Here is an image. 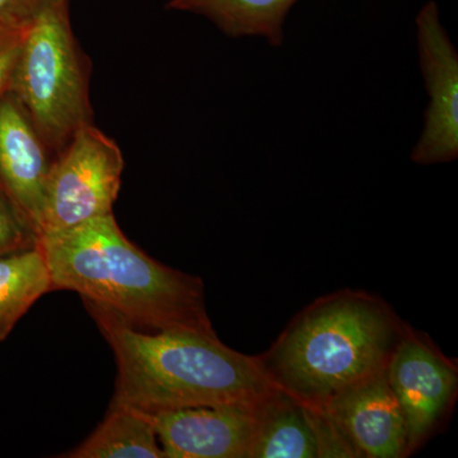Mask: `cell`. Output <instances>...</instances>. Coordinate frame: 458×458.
I'll return each instance as SVG.
<instances>
[{"label":"cell","instance_id":"6da1fadb","mask_svg":"<svg viewBox=\"0 0 458 458\" xmlns=\"http://www.w3.org/2000/svg\"><path fill=\"white\" fill-rule=\"evenodd\" d=\"M84 306L116 358L113 403L144 412L198 406L259 405L280 393L260 357L195 331L143 333L106 306Z\"/></svg>","mask_w":458,"mask_h":458},{"label":"cell","instance_id":"7a4b0ae2","mask_svg":"<svg viewBox=\"0 0 458 458\" xmlns=\"http://www.w3.org/2000/svg\"><path fill=\"white\" fill-rule=\"evenodd\" d=\"M53 291H73L106 306L132 327L216 335L203 283L144 254L125 237L114 213L41 234Z\"/></svg>","mask_w":458,"mask_h":458},{"label":"cell","instance_id":"3957f363","mask_svg":"<svg viewBox=\"0 0 458 458\" xmlns=\"http://www.w3.org/2000/svg\"><path fill=\"white\" fill-rule=\"evenodd\" d=\"M403 334L381 301L345 292L306 310L260 358L280 390L322 408L344 388L385 369Z\"/></svg>","mask_w":458,"mask_h":458},{"label":"cell","instance_id":"277c9868","mask_svg":"<svg viewBox=\"0 0 458 458\" xmlns=\"http://www.w3.org/2000/svg\"><path fill=\"white\" fill-rule=\"evenodd\" d=\"M69 2L57 0L33 18L9 86L54 158L93 123L90 65L72 29Z\"/></svg>","mask_w":458,"mask_h":458},{"label":"cell","instance_id":"5b68a950","mask_svg":"<svg viewBox=\"0 0 458 458\" xmlns=\"http://www.w3.org/2000/svg\"><path fill=\"white\" fill-rule=\"evenodd\" d=\"M123 167L116 141L93 123L81 128L51 165L38 238L113 214Z\"/></svg>","mask_w":458,"mask_h":458},{"label":"cell","instance_id":"8992f818","mask_svg":"<svg viewBox=\"0 0 458 458\" xmlns=\"http://www.w3.org/2000/svg\"><path fill=\"white\" fill-rule=\"evenodd\" d=\"M417 29L429 107L412 161L424 165L445 164L458 156V54L433 0L419 12Z\"/></svg>","mask_w":458,"mask_h":458},{"label":"cell","instance_id":"52a82bcc","mask_svg":"<svg viewBox=\"0 0 458 458\" xmlns=\"http://www.w3.org/2000/svg\"><path fill=\"white\" fill-rule=\"evenodd\" d=\"M265 403L143 414L155 428L165 458H251Z\"/></svg>","mask_w":458,"mask_h":458},{"label":"cell","instance_id":"ba28073f","mask_svg":"<svg viewBox=\"0 0 458 458\" xmlns=\"http://www.w3.org/2000/svg\"><path fill=\"white\" fill-rule=\"evenodd\" d=\"M386 376L408 427V454L429 436L457 390V369L433 346L403 333L386 366Z\"/></svg>","mask_w":458,"mask_h":458},{"label":"cell","instance_id":"9c48e42d","mask_svg":"<svg viewBox=\"0 0 458 458\" xmlns=\"http://www.w3.org/2000/svg\"><path fill=\"white\" fill-rule=\"evenodd\" d=\"M318 409L327 412L358 457L408 454V427L386 369L348 386Z\"/></svg>","mask_w":458,"mask_h":458},{"label":"cell","instance_id":"30bf717a","mask_svg":"<svg viewBox=\"0 0 458 458\" xmlns=\"http://www.w3.org/2000/svg\"><path fill=\"white\" fill-rule=\"evenodd\" d=\"M54 159L25 108L7 90L0 98V190L38 234Z\"/></svg>","mask_w":458,"mask_h":458},{"label":"cell","instance_id":"8fae6325","mask_svg":"<svg viewBox=\"0 0 458 458\" xmlns=\"http://www.w3.org/2000/svg\"><path fill=\"white\" fill-rule=\"evenodd\" d=\"M298 0H170L168 9L200 14L231 38L258 36L283 44V27Z\"/></svg>","mask_w":458,"mask_h":458},{"label":"cell","instance_id":"7c38bea8","mask_svg":"<svg viewBox=\"0 0 458 458\" xmlns=\"http://www.w3.org/2000/svg\"><path fill=\"white\" fill-rule=\"evenodd\" d=\"M319 457L309 406L280 391L264 403L251 458Z\"/></svg>","mask_w":458,"mask_h":458},{"label":"cell","instance_id":"4fadbf2b","mask_svg":"<svg viewBox=\"0 0 458 458\" xmlns=\"http://www.w3.org/2000/svg\"><path fill=\"white\" fill-rule=\"evenodd\" d=\"M71 458H165L155 428L143 412L111 403L106 419Z\"/></svg>","mask_w":458,"mask_h":458},{"label":"cell","instance_id":"5bb4252c","mask_svg":"<svg viewBox=\"0 0 458 458\" xmlns=\"http://www.w3.org/2000/svg\"><path fill=\"white\" fill-rule=\"evenodd\" d=\"M51 289L49 267L40 246L0 258V342Z\"/></svg>","mask_w":458,"mask_h":458},{"label":"cell","instance_id":"9a60e30c","mask_svg":"<svg viewBox=\"0 0 458 458\" xmlns=\"http://www.w3.org/2000/svg\"><path fill=\"white\" fill-rule=\"evenodd\" d=\"M38 234L0 190V258L32 249Z\"/></svg>","mask_w":458,"mask_h":458},{"label":"cell","instance_id":"2e32d148","mask_svg":"<svg viewBox=\"0 0 458 458\" xmlns=\"http://www.w3.org/2000/svg\"><path fill=\"white\" fill-rule=\"evenodd\" d=\"M30 25H0V98L9 90L18 54Z\"/></svg>","mask_w":458,"mask_h":458},{"label":"cell","instance_id":"e0dca14e","mask_svg":"<svg viewBox=\"0 0 458 458\" xmlns=\"http://www.w3.org/2000/svg\"><path fill=\"white\" fill-rule=\"evenodd\" d=\"M54 2L57 0H0V25L29 26Z\"/></svg>","mask_w":458,"mask_h":458}]
</instances>
